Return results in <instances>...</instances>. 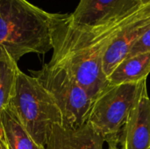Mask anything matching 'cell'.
Here are the masks:
<instances>
[{
  "label": "cell",
  "mask_w": 150,
  "mask_h": 149,
  "mask_svg": "<svg viewBox=\"0 0 150 149\" xmlns=\"http://www.w3.org/2000/svg\"><path fill=\"white\" fill-rule=\"evenodd\" d=\"M142 4L98 25H78L71 20L69 14H58L53 26V55L49 63L70 73L93 99L109 83L103 70L105 52Z\"/></svg>",
  "instance_id": "cell-1"
},
{
  "label": "cell",
  "mask_w": 150,
  "mask_h": 149,
  "mask_svg": "<svg viewBox=\"0 0 150 149\" xmlns=\"http://www.w3.org/2000/svg\"><path fill=\"white\" fill-rule=\"evenodd\" d=\"M57 15L27 0H0V50L15 61L29 53L48 52Z\"/></svg>",
  "instance_id": "cell-2"
},
{
  "label": "cell",
  "mask_w": 150,
  "mask_h": 149,
  "mask_svg": "<svg viewBox=\"0 0 150 149\" xmlns=\"http://www.w3.org/2000/svg\"><path fill=\"white\" fill-rule=\"evenodd\" d=\"M9 107L40 146L46 148L52 128L62 125V116L51 94L33 76L18 72Z\"/></svg>",
  "instance_id": "cell-3"
},
{
  "label": "cell",
  "mask_w": 150,
  "mask_h": 149,
  "mask_svg": "<svg viewBox=\"0 0 150 149\" xmlns=\"http://www.w3.org/2000/svg\"><path fill=\"white\" fill-rule=\"evenodd\" d=\"M145 88L147 79L120 84L108 83L92 99L87 123L108 144L120 143L122 128Z\"/></svg>",
  "instance_id": "cell-4"
},
{
  "label": "cell",
  "mask_w": 150,
  "mask_h": 149,
  "mask_svg": "<svg viewBox=\"0 0 150 149\" xmlns=\"http://www.w3.org/2000/svg\"><path fill=\"white\" fill-rule=\"evenodd\" d=\"M31 73L54 99L62 116L63 126L76 128L87 122L92 99L70 73L49 62Z\"/></svg>",
  "instance_id": "cell-5"
},
{
  "label": "cell",
  "mask_w": 150,
  "mask_h": 149,
  "mask_svg": "<svg viewBox=\"0 0 150 149\" xmlns=\"http://www.w3.org/2000/svg\"><path fill=\"white\" fill-rule=\"evenodd\" d=\"M150 27V3L143 4L134 16L121 30L108 47L103 60V70L107 76L125 60L133 46Z\"/></svg>",
  "instance_id": "cell-6"
},
{
  "label": "cell",
  "mask_w": 150,
  "mask_h": 149,
  "mask_svg": "<svg viewBox=\"0 0 150 149\" xmlns=\"http://www.w3.org/2000/svg\"><path fill=\"white\" fill-rule=\"evenodd\" d=\"M135 0H80L71 20L83 25H98L120 18L140 6Z\"/></svg>",
  "instance_id": "cell-7"
},
{
  "label": "cell",
  "mask_w": 150,
  "mask_h": 149,
  "mask_svg": "<svg viewBox=\"0 0 150 149\" xmlns=\"http://www.w3.org/2000/svg\"><path fill=\"white\" fill-rule=\"evenodd\" d=\"M120 149H150V97L144 89L120 135Z\"/></svg>",
  "instance_id": "cell-8"
},
{
  "label": "cell",
  "mask_w": 150,
  "mask_h": 149,
  "mask_svg": "<svg viewBox=\"0 0 150 149\" xmlns=\"http://www.w3.org/2000/svg\"><path fill=\"white\" fill-rule=\"evenodd\" d=\"M105 142L104 137L87 122L76 128L55 125L46 149H104Z\"/></svg>",
  "instance_id": "cell-9"
},
{
  "label": "cell",
  "mask_w": 150,
  "mask_h": 149,
  "mask_svg": "<svg viewBox=\"0 0 150 149\" xmlns=\"http://www.w3.org/2000/svg\"><path fill=\"white\" fill-rule=\"evenodd\" d=\"M0 137L8 149H46L32 138L9 106L0 114Z\"/></svg>",
  "instance_id": "cell-10"
},
{
  "label": "cell",
  "mask_w": 150,
  "mask_h": 149,
  "mask_svg": "<svg viewBox=\"0 0 150 149\" xmlns=\"http://www.w3.org/2000/svg\"><path fill=\"white\" fill-rule=\"evenodd\" d=\"M150 73V51L127 57L119 63L107 76L111 84L146 80Z\"/></svg>",
  "instance_id": "cell-11"
},
{
  "label": "cell",
  "mask_w": 150,
  "mask_h": 149,
  "mask_svg": "<svg viewBox=\"0 0 150 149\" xmlns=\"http://www.w3.org/2000/svg\"><path fill=\"white\" fill-rule=\"evenodd\" d=\"M18 70L17 61L5 51L0 50V114L10 105Z\"/></svg>",
  "instance_id": "cell-12"
},
{
  "label": "cell",
  "mask_w": 150,
  "mask_h": 149,
  "mask_svg": "<svg viewBox=\"0 0 150 149\" xmlns=\"http://www.w3.org/2000/svg\"><path fill=\"white\" fill-rule=\"evenodd\" d=\"M150 51V27L144 32V34L136 41L131 48L127 57H132L136 54L147 53Z\"/></svg>",
  "instance_id": "cell-13"
},
{
  "label": "cell",
  "mask_w": 150,
  "mask_h": 149,
  "mask_svg": "<svg viewBox=\"0 0 150 149\" xmlns=\"http://www.w3.org/2000/svg\"><path fill=\"white\" fill-rule=\"evenodd\" d=\"M119 142H112V143H109L108 146H109V148L108 149H120L119 147Z\"/></svg>",
  "instance_id": "cell-14"
},
{
  "label": "cell",
  "mask_w": 150,
  "mask_h": 149,
  "mask_svg": "<svg viewBox=\"0 0 150 149\" xmlns=\"http://www.w3.org/2000/svg\"><path fill=\"white\" fill-rule=\"evenodd\" d=\"M0 149H8L5 143L4 142V141L2 140V138L0 137Z\"/></svg>",
  "instance_id": "cell-15"
},
{
  "label": "cell",
  "mask_w": 150,
  "mask_h": 149,
  "mask_svg": "<svg viewBox=\"0 0 150 149\" xmlns=\"http://www.w3.org/2000/svg\"><path fill=\"white\" fill-rule=\"evenodd\" d=\"M138 3H142V4H147V3H150V0H135Z\"/></svg>",
  "instance_id": "cell-16"
}]
</instances>
